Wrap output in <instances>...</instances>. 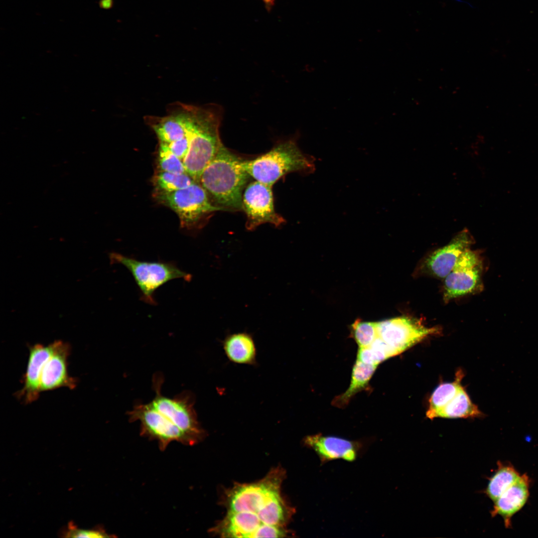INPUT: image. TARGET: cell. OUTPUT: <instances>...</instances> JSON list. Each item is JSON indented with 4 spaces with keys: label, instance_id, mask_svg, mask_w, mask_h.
Instances as JSON below:
<instances>
[{
    "label": "cell",
    "instance_id": "cell-21",
    "mask_svg": "<svg viewBox=\"0 0 538 538\" xmlns=\"http://www.w3.org/2000/svg\"><path fill=\"white\" fill-rule=\"evenodd\" d=\"M482 415L478 406L471 402L462 387L455 397L439 411L436 417L465 418Z\"/></svg>",
    "mask_w": 538,
    "mask_h": 538
},
{
    "label": "cell",
    "instance_id": "cell-16",
    "mask_svg": "<svg viewBox=\"0 0 538 538\" xmlns=\"http://www.w3.org/2000/svg\"><path fill=\"white\" fill-rule=\"evenodd\" d=\"M530 480L528 476L523 474L494 503L491 515L501 516L505 526H511V519L526 504L530 495Z\"/></svg>",
    "mask_w": 538,
    "mask_h": 538
},
{
    "label": "cell",
    "instance_id": "cell-18",
    "mask_svg": "<svg viewBox=\"0 0 538 538\" xmlns=\"http://www.w3.org/2000/svg\"><path fill=\"white\" fill-rule=\"evenodd\" d=\"M263 524L255 514L228 511L226 517L213 531L223 537L256 538Z\"/></svg>",
    "mask_w": 538,
    "mask_h": 538
},
{
    "label": "cell",
    "instance_id": "cell-1",
    "mask_svg": "<svg viewBox=\"0 0 538 538\" xmlns=\"http://www.w3.org/2000/svg\"><path fill=\"white\" fill-rule=\"evenodd\" d=\"M243 161L222 144L201 174L199 183L215 205L226 211L242 209L243 190L250 176Z\"/></svg>",
    "mask_w": 538,
    "mask_h": 538
},
{
    "label": "cell",
    "instance_id": "cell-4",
    "mask_svg": "<svg viewBox=\"0 0 538 538\" xmlns=\"http://www.w3.org/2000/svg\"><path fill=\"white\" fill-rule=\"evenodd\" d=\"M283 475L275 469L258 482L235 486L228 494V511L255 514L265 524L270 512L285 503L280 493Z\"/></svg>",
    "mask_w": 538,
    "mask_h": 538
},
{
    "label": "cell",
    "instance_id": "cell-30",
    "mask_svg": "<svg viewBox=\"0 0 538 538\" xmlns=\"http://www.w3.org/2000/svg\"><path fill=\"white\" fill-rule=\"evenodd\" d=\"M268 7H270L273 4V0H263Z\"/></svg>",
    "mask_w": 538,
    "mask_h": 538
},
{
    "label": "cell",
    "instance_id": "cell-5",
    "mask_svg": "<svg viewBox=\"0 0 538 538\" xmlns=\"http://www.w3.org/2000/svg\"><path fill=\"white\" fill-rule=\"evenodd\" d=\"M163 382V377L160 373L153 376L152 388L155 395L149 404L183 432L190 445L196 444L204 437L205 431L198 421L194 407V395L190 391H185L172 399L166 397L161 392Z\"/></svg>",
    "mask_w": 538,
    "mask_h": 538
},
{
    "label": "cell",
    "instance_id": "cell-7",
    "mask_svg": "<svg viewBox=\"0 0 538 538\" xmlns=\"http://www.w3.org/2000/svg\"><path fill=\"white\" fill-rule=\"evenodd\" d=\"M160 203L170 208L178 217L183 228H191L206 216L218 211H226L212 203L201 185L195 182L188 187L168 193H156Z\"/></svg>",
    "mask_w": 538,
    "mask_h": 538
},
{
    "label": "cell",
    "instance_id": "cell-20",
    "mask_svg": "<svg viewBox=\"0 0 538 538\" xmlns=\"http://www.w3.org/2000/svg\"><path fill=\"white\" fill-rule=\"evenodd\" d=\"M377 367L376 366L365 364L356 360L353 368L349 388L344 393L334 399L332 404L340 408L346 406L355 395L368 386Z\"/></svg>",
    "mask_w": 538,
    "mask_h": 538
},
{
    "label": "cell",
    "instance_id": "cell-3",
    "mask_svg": "<svg viewBox=\"0 0 538 538\" xmlns=\"http://www.w3.org/2000/svg\"><path fill=\"white\" fill-rule=\"evenodd\" d=\"M315 158L304 153L295 138L277 144L267 152L249 160L243 165L256 181L272 186L291 172L309 174L315 170Z\"/></svg>",
    "mask_w": 538,
    "mask_h": 538
},
{
    "label": "cell",
    "instance_id": "cell-12",
    "mask_svg": "<svg viewBox=\"0 0 538 538\" xmlns=\"http://www.w3.org/2000/svg\"><path fill=\"white\" fill-rule=\"evenodd\" d=\"M474 240L466 229L459 232L449 243L431 252L417 267L418 274L444 279L453 268L460 255L470 249Z\"/></svg>",
    "mask_w": 538,
    "mask_h": 538
},
{
    "label": "cell",
    "instance_id": "cell-24",
    "mask_svg": "<svg viewBox=\"0 0 538 538\" xmlns=\"http://www.w3.org/2000/svg\"><path fill=\"white\" fill-rule=\"evenodd\" d=\"M196 182L187 173H174L158 171L153 182L156 193H168L186 188Z\"/></svg>",
    "mask_w": 538,
    "mask_h": 538
},
{
    "label": "cell",
    "instance_id": "cell-10",
    "mask_svg": "<svg viewBox=\"0 0 538 538\" xmlns=\"http://www.w3.org/2000/svg\"><path fill=\"white\" fill-rule=\"evenodd\" d=\"M129 421L140 422V434L156 440L160 450L164 451L173 441L190 445L186 435L151 404L138 403L127 412Z\"/></svg>",
    "mask_w": 538,
    "mask_h": 538
},
{
    "label": "cell",
    "instance_id": "cell-6",
    "mask_svg": "<svg viewBox=\"0 0 538 538\" xmlns=\"http://www.w3.org/2000/svg\"><path fill=\"white\" fill-rule=\"evenodd\" d=\"M109 258L111 263L122 265L129 270L141 292V299L150 305H155L154 292L164 284L178 278L188 281L191 278L171 262L139 261L115 252L109 254Z\"/></svg>",
    "mask_w": 538,
    "mask_h": 538
},
{
    "label": "cell",
    "instance_id": "cell-23",
    "mask_svg": "<svg viewBox=\"0 0 538 538\" xmlns=\"http://www.w3.org/2000/svg\"><path fill=\"white\" fill-rule=\"evenodd\" d=\"M462 377V371H459L454 381L441 384L434 390L429 399V407L426 411L428 418H436L439 411L455 397L462 387L461 385Z\"/></svg>",
    "mask_w": 538,
    "mask_h": 538
},
{
    "label": "cell",
    "instance_id": "cell-15",
    "mask_svg": "<svg viewBox=\"0 0 538 538\" xmlns=\"http://www.w3.org/2000/svg\"><path fill=\"white\" fill-rule=\"evenodd\" d=\"M304 443L315 451L322 464L338 459L353 461L363 446L358 441L321 434L307 436L304 439Z\"/></svg>",
    "mask_w": 538,
    "mask_h": 538
},
{
    "label": "cell",
    "instance_id": "cell-28",
    "mask_svg": "<svg viewBox=\"0 0 538 538\" xmlns=\"http://www.w3.org/2000/svg\"><path fill=\"white\" fill-rule=\"evenodd\" d=\"M66 537L72 538H107L108 536L103 530H87L71 528L66 533Z\"/></svg>",
    "mask_w": 538,
    "mask_h": 538
},
{
    "label": "cell",
    "instance_id": "cell-13",
    "mask_svg": "<svg viewBox=\"0 0 538 538\" xmlns=\"http://www.w3.org/2000/svg\"><path fill=\"white\" fill-rule=\"evenodd\" d=\"M54 349L43 368L41 378L40 392L54 390L65 387L74 389L77 384L76 378L70 377L68 372V358L71 346L67 342L55 340Z\"/></svg>",
    "mask_w": 538,
    "mask_h": 538
},
{
    "label": "cell",
    "instance_id": "cell-8",
    "mask_svg": "<svg viewBox=\"0 0 538 538\" xmlns=\"http://www.w3.org/2000/svg\"><path fill=\"white\" fill-rule=\"evenodd\" d=\"M484 267L483 258L478 251L469 249L463 253L444 279V302L482 291Z\"/></svg>",
    "mask_w": 538,
    "mask_h": 538
},
{
    "label": "cell",
    "instance_id": "cell-29",
    "mask_svg": "<svg viewBox=\"0 0 538 538\" xmlns=\"http://www.w3.org/2000/svg\"><path fill=\"white\" fill-rule=\"evenodd\" d=\"M112 4V0H102L100 2L101 6L104 8H110Z\"/></svg>",
    "mask_w": 538,
    "mask_h": 538
},
{
    "label": "cell",
    "instance_id": "cell-14",
    "mask_svg": "<svg viewBox=\"0 0 538 538\" xmlns=\"http://www.w3.org/2000/svg\"><path fill=\"white\" fill-rule=\"evenodd\" d=\"M55 341L45 346L37 343L29 346L26 370L23 376L22 388L15 394L25 404L38 399L41 393L40 378L44 366L54 349Z\"/></svg>",
    "mask_w": 538,
    "mask_h": 538
},
{
    "label": "cell",
    "instance_id": "cell-9",
    "mask_svg": "<svg viewBox=\"0 0 538 538\" xmlns=\"http://www.w3.org/2000/svg\"><path fill=\"white\" fill-rule=\"evenodd\" d=\"M378 337L399 355L428 336L437 334L438 327H428L416 318L401 316L378 322Z\"/></svg>",
    "mask_w": 538,
    "mask_h": 538
},
{
    "label": "cell",
    "instance_id": "cell-11",
    "mask_svg": "<svg viewBox=\"0 0 538 538\" xmlns=\"http://www.w3.org/2000/svg\"><path fill=\"white\" fill-rule=\"evenodd\" d=\"M242 209L247 216L246 225L249 230L265 223L278 227L285 222L274 209L271 186L257 181L249 184L245 189Z\"/></svg>",
    "mask_w": 538,
    "mask_h": 538
},
{
    "label": "cell",
    "instance_id": "cell-19",
    "mask_svg": "<svg viewBox=\"0 0 538 538\" xmlns=\"http://www.w3.org/2000/svg\"><path fill=\"white\" fill-rule=\"evenodd\" d=\"M223 349L232 362L249 365L257 364V350L252 336L247 333H238L227 336L223 341Z\"/></svg>",
    "mask_w": 538,
    "mask_h": 538
},
{
    "label": "cell",
    "instance_id": "cell-2",
    "mask_svg": "<svg viewBox=\"0 0 538 538\" xmlns=\"http://www.w3.org/2000/svg\"><path fill=\"white\" fill-rule=\"evenodd\" d=\"M220 121L218 112L211 108L192 107L188 127L190 146L183 161L186 173L198 183L223 144L219 135Z\"/></svg>",
    "mask_w": 538,
    "mask_h": 538
},
{
    "label": "cell",
    "instance_id": "cell-27",
    "mask_svg": "<svg viewBox=\"0 0 538 538\" xmlns=\"http://www.w3.org/2000/svg\"><path fill=\"white\" fill-rule=\"evenodd\" d=\"M165 144L173 153L183 160L190 146V134L188 129L186 135L182 138Z\"/></svg>",
    "mask_w": 538,
    "mask_h": 538
},
{
    "label": "cell",
    "instance_id": "cell-31",
    "mask_svg": "<svg viewBox=\"0 0 538 538\" xmlns=\"http://www.w3.org/2000/svg\"><path fill=\"white\" fill-rule=\"evenodd\" d=\"M455 0V1H456L457 2H463V3H467V4L469 6H470L471 7H473V6L471 4H470L469 2H467V1H465L464 0Z\"/></svg>",
    "mask_w": 538,
    "mask_h": 538
},
{
    "label": "cell",
    "instance_id": "cell-17",
    "mask_svg": "<svg viewBox=\"0 0 538 538\" xmlns=\"http://www.w3.org/2000/svg\"><path fill=\"white\" fill-rule=\"evenodd\" d=\"M176 105L169 115L163 117H151L147 120L160 142L168 143L182 138L187 134L189 105L181 103Z\"/></svg>",
    "mask_w": 538,
    "mask_h": 538
},
{
    "label": "cell",
    "instance_id": "cell-25",
    "mask_svg": "<svg viewBox=\"0 0 538 538\" xmlns=\"http://www.w3.org/2000/svg\"><path fill=\"white\" fill-rule=\"evenodd\" d=\"M157 165L159 171L178 174L186 173L183 160L173 153L166 144L160 142Z\"/></svg>",
    "mask_w": 538,
    "mask_h": 538
},
{
    "label": "cell",
    "instance_id": "cell-26",
    "mask_svg": "<svg viewBox=\"0 0 538 538\" xmlns=\"http://www.w3.org/2000/svg\"><path fill=\"white\" fill-rule=\"evenodd\" d=\"M352 334L359 348L371 345L378 337L377 322L361 321L352 325Z\"/></svg>",
    "mask_w": 538,
    "mask_h": 538
},
{
    "label": "cell",
    "instance_id": "cell-22",
    "mask_svg": "<svg viewBox=\"0 0 538 538\" xmlns=\"http://www.w3.org/2000/svg\"><path fill=\"white\" fill-rule=\"evenodd\" d=\"M521 475L510 464L499 463L498 469L490 478L486 489L488 497L494 502L511 487Z\"/></svg>",
    "mask_w": 538,
    "mask_h": 538
}]
</instances>
